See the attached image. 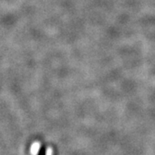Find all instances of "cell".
Listing matches in <instances>:
<instances>
[{
  "instance_id": "obj_2",
  "label": "cell",
  "mask_w": 155,
  "mask_h": 155,
  "mask_svg": "<svg viewBox=\"0 0 155 155\" xmlns=\"http://www.w3.org/2000/svg\"><path fill=\"white\" fill-rule=\"evenodd\" d=\"M46 155H53V151H52V149L50 147H48L47 149V154Z\"/></svg>"
},
{
  "instance_id": "obj_1",
  "label": "cell",
  "mask_w": 155,
  "mask_h": 155,
  "mask_svg": "<svg viewBox=\"0 0 155 155\" xmlns=\"http://www.w3.org/2000/svg\"><path fill=\"white\" fill-rule=\"evenodd\" d=\"M40 147H41V143L39 141H35L33 143L31 148H30V153L31 155H37L40 153Z\"/></svg>"
},
{
  "instance_id": "obj_3",
  "label": "cell",
  "mask_w": 155,
  "mask_h": 155,
  "mask_svg": "<svg viewBox=\"0 0 155 155\" xmlns=\"http://www.w3.org/2000/svg\"><path fill=\"white\" fill-rule=\"evenodd\" d=\"M40 155H45V152L44 150H42L41 152H40Z\"/></svg>"
}]
</instances>
